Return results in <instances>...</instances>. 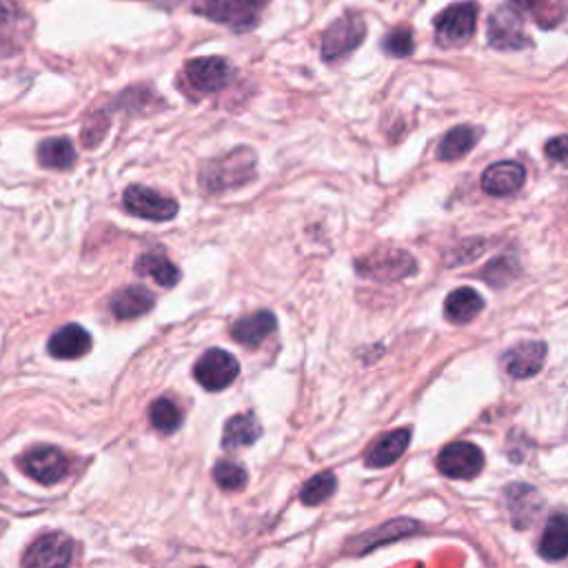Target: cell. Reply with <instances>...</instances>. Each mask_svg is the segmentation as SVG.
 <instances>
[{
	"label": "cell",
	"mask_w": 568,
	"mask_h": 568,
	"mask_svg": "<svg viewBox=\"0 0 568 568\" xmlns=\"http://www.w3.org/2000/svg\"><path fill=\"white\" fill-rule=\"evenodd\" d=\"M544 359H546V344L526 339L506 351L504 366H506L508 375H513L517 379H526L541 371Z\"/></svg>",
	"instance_id": "obj_12"
},
{
	"label": "cell",
	"mask_w": 568,
	"mask_h": 568,
	"mask_svg": "<svg viewBox=\"0 0 568 568\" xmlns=\"http://www.w3.org/2000/svg\"><path fill=\"white\" fill-rule=\"evenodd\" d=\"M253 164H255L253 151L240 146L233 153L220 160H213L209 164V171L202 173V182L209 191H224L229 186L244 184L253 173Z\"/></svg>",
	"instance_id": "obj_1"
},
{
	"label": "cell",
	"mask_w": 568,
	"mask_h": 568,
	"mask_svg": "<svg viewBox=\"0 0 568 568\" xmlns=\"http://www.w3.org/2000/svg\"><path fill=\"white\" fill-rule=\"evenodd\" d=\"M20 466L31 479H36L44 486H51L67 475L69 459L55 446H36L22 455Z\"/></svg>",
	"instance_id": "obj_7"
},
{
	"label": "cell",
	"mask_w": 568,
	"mask_h": 568,
	"mask_svg": "<svg viewBox=\"0 0 568 568\" xmlns=\"http://www.w3.org/2000/svg\"><path fill=\"white\" fill-rule=\"evenodd\" d=\"M186 78L189 82L202 91H220L231 80V67L220 55H206V58H193L186 62Z\"/></svg>",
	"instance_id": "obj_11"
},
{
	"label": "cell",
	"mask_w": 568,
	"mask_h": 568,
	"mask_svg": "<svg viewBox=\"0 0 568 568\" xmlns=\"http://www.w3.org/2000/svg\"><path fill=\"white\" fill-rule=\"evenodd\" d=\"M510 7L519 13H530L544 29L557 27L566 13V0H510Z\"/></svg>",
	"instance_id": "obj_21"
},
{
	"label": "cell",
	"mask_w": 568,
	"mask_h": 568,
	"mask_svg": "<svg viewBox=\"0 0 568 568\" xmlns=\"http://www.w3.org/2000/svg\"><path fill=\"white\" fill-rule=\"evenodd\" d=\"M410 444V430L408 428H397V430H390V433H384L382 437H377L366 455H364V462L366 466L371 468H384V466H390L393 462H397L406 446Z\"/></svg>",
	"instance_id": "obj_14"
},
{
	"label": "cell",
	"mask_w": 568,
	"mask_h": 568,
	"mask_svg": "<svg viewBox=\"0 0 568 568\" xmlns=\"http://www.w3.org/2000/svg\"><path fill=\"white\" fill-rule=\"evenodd\" d=\"M366 36V22L359 13H346L337 18L322 36V55L324 60H337L351 53L362 44Z\"/></svg>",
	"instance_id": "obj_2"
},
{
	"label": "cell",
	"mask_w": 568,
	"mask_h": 568,
	"mask_svg": "<svg viewBox=\"0 0 568 568\" xmlns=\"http://www.w3.org/2000/svg\"><path fill=\"white\" fill-rule=\"evenodd\" d=\"M568 550V537H566V517L564 513H555L541 535L539 541V552L541 557L550 559V561H559L566 557Z\"/></svg>",
	"instance_id": "obj_24"
},
{
	"label": "cell",
	"mask_w": 568,
	"mask_h": 568,
	"mask_svg": "<svg viewBox=\"0 0 568 568\" xmlns=\"http://www.w3.org/2000/svg\"><path fill=\"white\" fill-rule=\"evenodd\" d=\"M266 0H206L202 11L235 31H244L255 24Z\"/></svg>",
	"instance_id": "obj_10"
},
{
	"label": "cell",
	"mask_w": 568,
	"mask_h": 568,
	"mask_svg": "<svg viewBox=\"0 0 568 568\" xmlns=\"http://www.w3.org/2000/svg\"><path fill=\"white\" fill-rule=\"evenodd\" d=\"M382 49L395 58H406L413 53L415 42H413V33L408 29H393L384 36L382 40Z\"/></svg>",
	"instance_id": "obj_29"
},
{
	"label": "cell",
	"mask_w": 568,
	"mask_h": 568,
	"mask_svg": "<svg viewBox=\"0 0 568 568\" xmlns=\"http://www.w3.org/2000/svg\"><path fill=\"white\" fill-rule=\"evenodd\" d=\"M200 568H204V566H200Z\"/></svg>",
	"instance_id": "obj_31"
},
{
	"label": "cell",
	"mask_w": 568,
	"mask_h": 568,
	"mask_svg": "<svg viewBox=\"0 0 568 568\" xmlns=\"http://www.w3.org/2000/svg\"><path fill=\"white\" fill-rule=\"evenodd\" d=\"M149 419H151L153 428L169 435V433L178 430V426L182 424V413L169 397H160L149 406Z\"/></svg>",
	"instance_id": "obj_26"
},
{
	"label": "cell",
	"mask_w": 568,
	"mask_h": 568,
	"mask_svg": "<svg viewBox=\"0 0 568 568\" xmlns=\"http://www.w3.org/2000/svg\"><path fill=\"white\" fill-rule=\"evenodd\" d=\"M437 468L453 479H473L484 468V453L470 442H450L439 450Z\"/></svg>",
	"instance_id": "obj_6"
},
{
	"label": "cell",
	"mask_w": 568,
	"mask_h": 568,
	"mask_svg": "<svg viewBox=\"0 0 568 568\" xmlns=\"http://www.w3.org/2000/svg\"><path fill=\"white\" fill-rule=\"evenodd\" d=\"M153 304H155L153 293H151L149 288L140 286V284H131V286L120 288V291L111 297V302H109V306H111V311H113V315H115L118 320H133V317H140V315H144L146 311H151Z\"/></svg>",
	"instance_id": "obj_15"
},
{
	"label": "cell",
	"mask_w": 568,
	"mask_h": 568,
	"mask_svg": "<svg viewBox=\"0 0 568 568\" xmlns=\"http://www.w3.org/2000/svg\"><path fill=\"white\" fill-rule=\"evenodd\" d=\"M213 479L224 490H240L246 484V470L229 459H220L213 466Z\"/></svg>",
	"instance_id": "obj_28"
},
{
	"label": "cell",
	"mask_w": 568,
	"mask_h": 568,
	"mask_svg": "<svg viewBox=\"0 0 568 568\" xmlns=\"http://www.w3.org/2000/svg\"><path fill=\"white\" fill-rule=\"evenodd\" d=\"M546 155H548L552 162L561 164V162L566 160V138H564V135H557V138L548 140V144H546Z\"/></svg>",
	"instance_id": "obj_30"
},
{
	"label": "cell",
	"mask_w": 568,
	"mask_h": 568,
	"mask_svg": "<svg viewBox=\"0 0 568 568\" xmlns=\"http://www.w3.org/2000/svg\"><path fill=\"white\" fill-rule=\"evenodd\" d=\"M240 373V364L237 359L222 351V348H211L206 351L195 368H193V375L195 379L206 388V390H222L226 386H231V382L237 377Z\"/></svg>",
	"instance_id": "obj_8"
},
{
	"label": "cell",
	"mask_w": 568,
	"mask_h": 568,
	"mask_svg": "<svg viewBox=\"0 0 568 568\" xmlns=\"http://www.w3.org/2000/svg\"><path fill=\"white\" fill-rule=\"evenodd\" d=\"M71 557L73 541L64 532H47L27 548L22 568H69Z\"/></svg>",
	"instance_id": "obj_3"
},
{
	"label": "cell",
	"mask_w": 568,
	"mask_h": 568,
	"mask_svg": "<svg viewBox=\"0 0 568 568\" xmlns=\"http://www.w3.org/2000/svg\"><path fill=\"white\" fill-rule=\"evenodd\" d=\"M124 209L138 217L153 220V222H166L178 215V202L149 189L142 184H133L122 195Z\"/></svg>",
	"instance_id": "obj_4"
},
{
	"label": "cell",
	"mask_w": 568,
	"mask_h": 568,
	"mask_svg": "<svg viewBox=\"0 0 568 568\" xmlns=\"http://www.w3.org/2000/svg\"><path fill=\"white\" fill-rule=\"evenodd\" d=\"M91 348V335L80 324H67L49 337V353L60 359L82 357Z\"/></svg>",
	"instance_id": "obj_17"
},
{
	"label": "cell",
	"mask_w": 568,
	"mask_h": 568,
	"mask_svg": "<svg viewBox=\"0 0 568 568\" xmlns=\"http://www.w3.org/2000/svg\"><path fill=\"white\" fill-rule=\"evenodd\" d=\"M262 433L260 422L255 419V415L251 413H240L235 417H231L224 426L222 433V446L224 448H240V446H248L253 444Z\"/></svg>",
	"instance_id": "obj_23"
},
{
	"label": "cell",
	"mask_w": 568,
	"mask_h": 568,
	"mask_svg": "<svg viewBox=\"0 0 568 568\" xmlns=\"http://www.w3.org/2000/svg\"><path fill=\"white\" fill-rule=\"evenodd\" d=\"M135 271L140 275H146V277H153L160 286H175L178 280H180V271L178 266L164 255V253H158V251H151V253H144L138 257L135 262Z\"/></svg>",
	"instance_id": "obj_20"
},
{
	"label": "cell",
	"mask_w": 568,
	"mask_h": 568,
	"mask_svg": "<svg viewBox=\"0 0 568 568\" xmlns=\"http://www.w3.org/2000/svg\"><path fill=\"white\" fill-rule=\"evenodd\" d=\"M277 326V320L271 311H255L233 322L231 335L235 342L244 346H257L266 335H271Z\"/></svg>",
	"instance_id": "obj_16"
},
{
	"label": "cell",
	"mask_w": 568,
	"mask_h": 568,
	"mask_svg": "<svg viewBox=\"0 0 568 568\" xmlns=\"http://www.w3.org/2000/svg\"><path fill=\"white\" fill-rule=\"evenodd\" d=\"M526 180V169L515 160H504L490 164L481 175V189L490 195L504 197L521 189Z\"/></svg>",
	"instance_id": "obj_13"
},
{
	"label": "cell",
	"mask_w": 568,
	"mask_h": 568,
	"mask_svg": "<svg viewBox=\"0 0 568 568\" xmlns=\"http://www.w3.org/2000/svg\"><path fill=\"white\" fill-rule=\"evenodd\" d=\"M506 495H508V510H510V517H513L515 526L526 528L537 517V513L541 510L539 495L526 484L510 486Z\"/></svg>",
	"instance_id": "obj_19"
},
{
	"label": "cell",
	"mask_w": 568,
	"mask_h": 568,
	"mask_svg": "<svg viewBox=\"0 0 568 568\" xmlns=\"http://www.w3.org/2000/svg\"><path fill=\"white\" fill-rule=\"evenodd\" d=\"M477 138H479V131L475 126L459 124L442 138L439 146H437V158L444 160V162H453L457 158H464L477 144Z\"/></svg>",
	"instance_id": "obj_22"
},
{
	"label": "cell",
	"mask_w": 568,
	"mask_h": 568,
	"mask_svg": "<svg viewBox=\"0 0 568 568\" xmlns=\"http://www.w3.org/2000/svg\"><path fill=\"white\" fill-rule=\"evenodd\" d=\"M486 33H488L490 47L501 51H517V49L530 47V38L524 33V27H521V13L515 11L510 4L499 7L497 11L490 13Z\"/></svg>",
	"instance_id": "obj_5"
},
{
	"label": "cell",
	"mask_w": 568,
	"mask_h": 568,
	"mask_svg": "<svg viewBox=\"0 0 568 568\" xmlns=\"http://www.w3.org/2000/svg\"><path fill=\"white\" fill-rule=\"evenodd\" d=\"M481 308H484V300L470 286L455 288L453 293H448V297L444 302V313L455 324H466V322L475 320Z\"/></svg>",
	"instance_id": "obj_18"
},
{
	"label": "cell",
	"mask_w": 568,
	"mask_h": 568,
	"mask_svg": "<svg viewBox=\"0 0 568 568\" xmlns=\"http://www.w3.org/2000/svg\"><path fill=\"white\" fill-rule=\"evenodd\" d=\"M475 24H477V4L457 2L444 9L435 18V33L442 44H457L473 36Z\"/></svg>",
	"instance_id": "obj_9"
},
{
	"label": "cell",
	"mask_w": 568,
	"mask_h": 568,
	"mask_svg": "<svg viewBox=\"0 0 568 568\" xmlns=\"http://www.w3.org/2000/svg\"><path fill=\"white\" fill-rule=\"evenodd\" d=\"M335 488H337L335 475H333L331 470H324V473L311 477V479L302 486L300 499H302V504H306V506H317V504L326 501V499L335 493Z\"/></svg>",
	"instance_id": "obj_27"
},
{
	"label": "cell",
	"mask_w": 568,
	"mask_h": 568,
	"mask_svg": "<svg viewBox=\"0 0 568 568\" xmlns=\"http://www.w3.org/2000/svg\"><path fill=\"white\" fill-rule=\"evenodd\" d=\"M38 160L47 169H69L75 162V149L67 138H47L38 146Z\"/></svg>",
	"instance_id": "obj_25"
}]
</instances>
